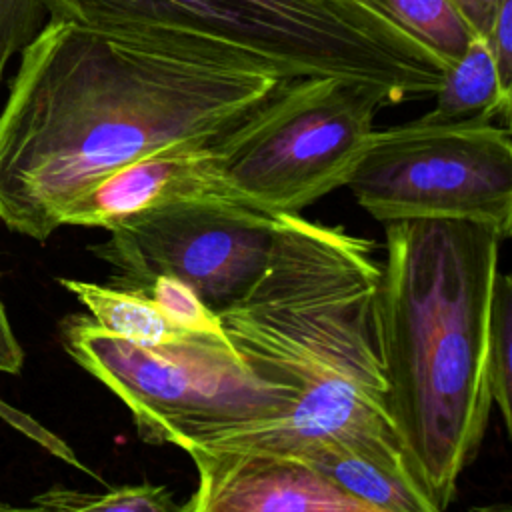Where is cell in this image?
<instances>
[{"mask_svg":"<svg viewBox=\"0 0 512 512\" xmlns=\"http://www.w3.org/2000/svg\"><path fill=\"white\" fill-rule=\"evenodd\" d=\"M18 56L0 112V222L38 242L120 166L166 146L212 142L286 84L196 44L56 18Z\"/></svg>","mask_w":512,"mask_h":512,"instance_id":"6da1fadb","label":"cell"},{"mask_svg":"<svg viewBox=\"0 0 512 512\" xmlns=\"http://www.w3.org/2000/svg\"><path fill=\"white\" fill-rule=\"evenodd\" d=\"M378 284L374 242L282 214L264 274L218 316L244 366L292 404L182 450L292 454L322 438H400L378 348Z\"/></svg>","mask_w":512,"mask_h":512,"instance_id":"7a4b0ae2","label":"cell"},{"mask_svg":"<svg viewBox=\"0 0 512 512\" xmlns=\"http://www.w3.org/2000/svg\"><path fill=\"white\" fill-rule=\"evenodd\" d=\"M502 240L472 220L386 222L376 324L388 412L444 512L492 408L486 348Z\"/></svg>","mask_w":512,"mask_h":512,"instance_id":"3957f363","label":"cell"},{"mask_svg":"<svg viewBox=\"0 0 512 512\" xmlns=\"http://www.w3.org/2000/svg\"><path fill=\"white\" fill-rule=\"evenodd\" d=\"M48 18L112 34L196 44L284 82L344 76L398 102L432 96L444 64L364 0H40Z\"/></svg>","mask_w":512,"mask_h":512,"instance_id":"277c9868","label":"cell"},{"mask_svg":"<svg viewBox=\"0 0 512 512\" xmlns=\"http://www.w3.org/2000/svg\"><path fill=\"white\" fill-rule=\"evenodd\" d=\"M66 354L130 410L148 444L178 448L242 424L276 418L292 398L254 376L226 342L188 336L136 344L102 330L86 314L60 324Z\"/></svg>","mask_w":512,"mask_h":512,"instance_id":"5b68a950","label":"cell"},{"mask_svg":"<svg viewBox=\"0 0 512 512\" xmlns=\"http://www.w3.org/2000/svg\"><path fill=\"white\" fill-rule=\"evenodd\" d=\"M398 104L384 86L310 76L282 84L216 140L232 190L272 214H300L346 186L374 134L380 108Z\"/></svg>","mask_w":512,"mask_h":512,"instance_id":"8992f818","label":"cell"},{"mask_svg":"<svg viewBox=\"0 0 512 512\" xmlns=\"http://www.w3.org/2000/svg\"><path fill=\"white\" fill-rule=\"evenodd\" d=\"M380 222L454 218L512 232V140L506 126L408 124L374 130L348 184Z\"/></svg>","mask_w":512,"mask_h":512,"instance_id":"52a82bcc","label":"cell"},{"mask_svg":"<svg viewBox=\"0 0 512 512\" xmlns=\"http://www.w3.org/2000/svg\"><path fill=\"white\" fill-rule=\"evenodd\" d=\"M280 216L238 200L182 202L116 224L90 252L114 268L108 286L166 274L220 314L264 274Z\"/></svg>","mask_w":512,"mask_h":512,"instance_id":"ba28073f","label":"cell"},{"mask_svg":"<svg viewBox=\"0 0 512 512\" xmlns=\"http://www.w3.org/2000/svg\"><path fill=\"white\" fill-rule=\"evenodd\" d=\"M198 488L186 512H382L346 494L310 464L274 452L184 450Z\"/></svg>","mask_w":512,"mask_h":512,"instance_id":"9c48e42d","label":"cell"},{"mask_svg":"<svg viewBox=\"0 0 512 512\" xmlns=\"http://www.w3.org/2000/svg\"><path fill=\"white\" fill-rule=\"evenodd\" d=\"M216 140L166 146L120 166L64 210L62 226L110 230L134 216L182 202H246L218 166Z\"/></svg>","mask_w":512,"mask_h":512,"instance_id":"30bf717a","label":"cell"},{"mask_svg":"<svg viewBox=\"0 0 512 512\" xmlns=\"http://www.w3.org/2000/svg\"><path fill=\"white\" fill-rule=\"evenodd\" d=\"M382 512H444L400 438H322L288 454Z\"/></svg>","mask_w":512,"mask_h":512,"instance_id":"8fae6325","label":"cell"},{"mask_svg":"<svg viewBox=\"0 0 512 512\" xmlns=\"http://www.w3.org/2000/svg\"><path fill=\"white\" fill-rule=\"evenodd\" d=\"M432 96L434 106L420 120L430 124H478L492 122L498 114L508 118L512 92L500 82L486 38L474 34L464 54L444 68Z\"/></svg>","mask_w":512,"mask_h":512,"instance_id":"7c38bea8","label":"cell"},{"mask_svg":"<svg viewBox=\"0 0 512 512\" xmlns=\"http://www.w3.org/2000/svg\"><path fill=\"white\" fill-rule=\"evenodd\" d=\"M106 332L136 344H172L192 334L176 328L148 298L108 284L58 278Z\"/></svg>","mask_w":512,"mask_h":512,"instance_id":"4fadbf2b","label":"cell"},{"mask_svg":"<svg viewBox=\"0 0 512 512\" xmlns=\"http://www.w3.org/2000/svg\"><path fill=\"white\" fill-rule=\"evenodd\" d=\"M0 512H186L160 484H124L104 492L52 486L22 504L0 502Z\"/></svg>","mask_w":512,"mask_h":512,"instance_id":"5bb4252c","label":"cell"},{"mask_svg":"<svg viewBox=\"0 0 512 512\" xmlns=\"http://www.w3.org/2000/svg\"><path fill=\"white\" fill-rule=\"evenodd\" d=\"M406 34L436 54L444 66L454 64L474 32L450 0H364Z\"/></svg>","mask_w":512,"mask_h":512,"instance_id":"9a60e30c","label":"cell"},{"mask_svg":"<svg viewBox=\"0 0 512 512\" xmlns=\"http://www.w3.org/2000/svg\"><path fill=\"white\" fill-rule=\"evenodd\" d=\"M114 288L136 292L148 298L176 328L188 334L206 336L230 344L222 330L220 316L212 308H208L190 286L172 276L156 274Z\"/></svg>","mask_w":512,"mask_h":512,"instance_id":"2e32d148","label":"cell"},{"mask_svg":"<svg viewBox=\"0 0 512 512\" xmlns=\"http://www.w3.org/2000/svg\"><path fill=\"white\" fill-rule=\"evenodd\" d=\"M488 388L492 406L498 408L504 426L512 424V278L508 274L496 276L490 324H488Z\"/></svg>","mask_w":512,"mask_h":512,"instance_id":"e0dca14e","label":"cell"},{"mask_svg":"<svg viewBox=\"0 0 512 512\" xmlns=\"http://www.w3.org/2000/svg\"><path fill=\"white\" fill-rule=\"evenodd\" d=\"M40 0H0V84L8 64L44 24Z\"/></svg>","mask_w":512,"mask_h":512,"instance_id":"ac0fdd59","label":"cell"},{"mask_svg":"<svg viewBox=\"0 0 512 512\" xmlns=\"http://www.w3.org/2000/svg\"><path fill=\"white\" fill-rule=\"evenodd\" d=\"M0 420L4 424H8L10 428H14L16 432H20L22 436H26L28 440H32L34 444H38L50 456H56L58 460L90 474V470L82 464V460L76 456V452L58 434L48 430L44 424H40L36 418H32L24 410H18V408L6 404L4 400H0Z\"/></svg>","mask_w":512,"mask_h":512,"instance_id":"d6986e66","label":"cell"},{"mask_svg":"<svg viewBox=\"0 0 512 512\" xmlns=\"http://www.w3.org/2000/svg\"><path fill=\"white\" fill-rule=\"evenodd\" d=\"M500 82L512 92V0H502L486 36Z\"/></svg>","mask_w":512,"mask_h":512,"instance_id":"ffe728a7","label":"cell"},{"mask_svg":"<svg viewBox=\"0 0 512 512\" xmlns=\"http://www.w3.org/2000/svg\"><path fill=\"white\" fill-rule=\"evenodd\" d=\"M24 368V348L20 346L12 324L8 320V312L0 298V372L2 374H20Z\"/></svg>","mask_w":512,"mask_h":512,"instance_id":"44dd1931","label":"cell"},{"mask_svg":"<svg viewBox=\"0 0 512 512\" xmlns=\"http://www.w3.org/2000/svg\"><path fill=\"white\" fill-rule=\"evenodd\" d=\"M474 34L488 36L502 0H450Z\"/></svg>","mask_w":512,"mask_h":512,"instance_id":"7402d4cb","label":"cell"},{"mask_svg":"<svg viewBox=\"0 0 512 512\" xmlns=\"http://www.w3.org/2000/svg\"><path fill=\"white\" fill-rule=\"evenodd\" d=\"M470 512H510L508 504H492V506H476Z\"/></svg>","mask_w":512,"mask_h":512,"instance_id":"603a6c76","label":"cell"}]
</instances>
